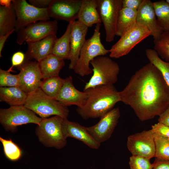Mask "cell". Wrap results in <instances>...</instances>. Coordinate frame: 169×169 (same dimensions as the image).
I'll list each match as a JSON object with an SVG mask.
<instances>
[{
    "label": "cell",
    "instance_id": "obj_1",
    "mask_svg": "<svg viewBox=\"0 0 169 169\" xmlns=\"http://www.w3.org/2000/svg\"><path fill=\"white\" fill-rule=\"evenodd\" d=\"M119 94L120 101L130 106L142 121L160 116L169 105V87L150 63L137 71Z\"/></svg>",
    "mask_w": 169,
    "mask_h": 169
},
{
    "label": "cell",
    "instance_id": "obj_2",
    "mask_svg": "<svg viewBox=\"0 0 169 169\" xmlns=\"http://www.w3.org/2000/svg\"><path fill=\"white\" fill-rule=\"evenodd\" d=\"M88 94L87 100L76 111L84 119L100 118L120 101L119 92L113 84L96 86L84 90Z\"/></svg>",
    "mask_w": 169,
    "mask_h": 169
},
{
    "label": "cell",
    "instance_id": "obj_3",
    "mask_svg": "<svg viewBox=\"0 0 169 169\" xmlns=\"http://www.w3.org/2000/svg\"><path fill=\"white\" fill-rule=\"evenodd\" d=\"M24 105L42 119L54 115L67 119L69 113L67 106L47 95L40 88L28 94Z\"/></svg>",
    "mask_w": 169,
    "mask_h": 169
},
{
    "label": "cell",
    "instance_id": "obj_4",
    "mask_svg": "<svg viewBox=\"0 0 169 169\" xmlns=\"http://www.w3.org/2000/svg\"><path fill=\"white\" fill-rule=\"evenodd\" d=\"M100 25V23L96 24L93 35L86 40L73 69L75 73L80 76L87 75L92 73L90 64L92 60L98 56H105L109 53V50L105 48L101 41Z\"/></svg>",
    "mask_w": 169,
    "mask_h": 169
},
{
    "label": "cell",
    "instance_id": "obj_5",
    "mask_svg": "<svg viewBox=\"0 0 169 169\" xmlns=\"http://www.w3.org/2000/svg\"><path fill=\"white\" fill-rule=\"evenodd\" d=\"M64 120L58 116L42 119L36 129L39 141L48 147L59 149L64 148L67 143L63 131Z\"/></svg>",
    "mask_w": 169,
    "mask_h": 169
},
{
    "label": "cell",
    "instance_id": "obj_6",
    "mask_svg": "<svg viewBox=\"0 0 169 169\" xmlns=\"http://www.w3.org/2000/svg\"><path fill=\"white\" fill-rule=\"evenodd\" d=\"M93 74L86 83L84 90L101 85L113 84L117 81L120 71L118 64L110 58L99 56L90 62Z\"/></svg>",
    "mask_w": 169,
    "mask_h": 169
},
{
    "label": "cell",
    "instance_id": "obj_7",
    "mask_svg": "<svg viewBox=\"0 0 169 169\" xmlns=\"http://www.w3.org/2000/svg\"><path fill=\"white\" fill-rule=\"evenodd\" d=\"M42 119L24 105L10 106L0 110V123L5 130L14 132L20 125L29 123L38 125Z\"/></svg>",
    "mask_w": 169,
    "mask_h": 169
},
{
    "label": "cell",
    "instance_id": "obj_8",
    "mask_svg": "<svg viewBox=\"0 0 169 169\" xmlns=\"http://www.w3.org/2000/svg\"><path fill=\"white\" fill-rule=\"evenodd\" d=\"M151 35L145 27L136 23L123 33L109 50L110 58H119L128 54L138 44Z\"/></svg>",
    "mask_w": 169,
    "mask_h": 169
},
{
    "label": "cell",
    "instance_id": "obj_9",
    "mask_svg": "<svg viewBox=\"0 0 169 169\" xmlns=\"http://www.w3.org/2000/svg\"><path fill=\"white\" fill-rule=\"evenodd\" d=\"M12 4L17 17L15 31L31 23L40 21L49 20L48 8H40L36 7L25 0H12Z\"/></svg>",
    "mask_w": 169,
    "mask_h": 169
},
{
    "label": "cell",
    "instance_id": "obj_10",
    "mask_svg": "<svg viewBox=\"0 0 169 169\" xmlns=\"http://www.w3.org/2000/svg\"><path fill=\"white\" fill-rule=\"evenodd\" d=\"M97 10L105 30V39L110 42L116 35L119 11L122 8V0H97Z\"/></svg>",
    "mask_w": 169,
    "mask_h": 169
},
{
    "label": "cell",
    "instance_id": "obj_11",
    "mask_svg": "<svg viewBox=\"0 0 169 169\" xmlns=\"http://www.w3.org/2000/svg\"><path fill=\"white\" fill-rule=\"evenodd\" d=\"M58 23L53 21H40L29 24L17 32V43L19 45L26 42H33L55 34L58 30Z\"/></svg>",
    "mask_w": 169,
    "mask_h": 169
},
{
    "label": "cell",
    "instance_id": "obj_12",
    "mask_svg": "<svg viewBox=\"0 0 169 169\" xmlns=\"http://www.w3.org/2000/svg\"><path fill=\"white\" fill-rule=\"evenodd\" d=\"M127 146L132 155L150 159L155 157V133L151 129L130 135L127 138Z\"/></svg>",
    "mask_w": 169,
    "mask_h": 169
},
{
    "label": "cell",
    "instance_id": "obj_13",
    "mask_svg": "<svg viewBox=\"0 0 169 169\" xmlns=\"http://www.w3.org/2000/svg\"><path fill=\"white\" fill-rule=\"evenodd\" d=\"M120 116L119 108H113L100 118L97 124L87 127V131L95 141L101 144L110 137Z\"/></svg>",
    "mask_w": 169,
    "mask_h": 169
},
{
    "label": "cell",
    "instance_id": "obj_14",
    "mask_svg": "<svg viewBox=\"0 0 169 169\" xmlns=\"http://www.w3.org/2000/svg\"><path fill=\"white\" fill-rule=\"evenodd\" d=\"M17 68L22 90L28 94L39 88L42 78L38 62L25 60Z\"/></svg>",
    "mask_w": 169,
    "mask_h": 169
},
{
    "label": "cell",
    "instance_id": "obj_15",
    "mask_svg": "<svg viewBox=\"0 0 169 169\" xmlns=\"http://www.w3.org/2000/svg\"><path fill=\"white\" fill-rule=\"evenodd\" d=\"M82 0H52L48 8L50 18L69 23L76 21Z\"/></svg>",
    "mask_w": 169,
    "mask_h": 169
},
{
    "label": "cell",
    "instance_id": "obj_16",
    "mask_svg": "<svg viewBox=\"0 0 169 169\" xmlns=\"http://www.w3.org/2000/svg\"><path fill=\"white\" fill-rule=\"evenodd\" d=\"M136 22L146 27L154 39L158 38L163 32L158 24L153 2L151 0H143L137 10Z\"/></svg>",
    "mask_w": 169,
    "mask_h": 169
},
{
    "label": "cell",
    "instance_id": "obj_17",
    "mask_svg": "<svg viewBox=\"0 0 169 169\" xmlns=\"http://www.w3.org/2000/svg\"><path fill=\"white\" fill-rule=\"evenodd\" d=\"M88 27L76 20L72 23L70 35V50L68 59L70 61L69 68L73 69L79 59L80 51L86 40Z\"/></svg>",
    "mask_w": 169,
    "mask_h": 169
},
{
    "label": "cell",
    "instance_id": "obj_18",
    "mask_svg": "<svg viewBox=\"0 0 169 169\" xmlns=\"http://www.w3.org/2000/svg\"><path fill=\"white\" fill-rule=\"evenodd\" d=\"M73 82L71 76L64 79V84L56 100L67 106L75 105L80 107L86 102L88 94L86 91L81 92L77 90Z\"/></svg>",
    "mask_w": 169,
    "mask_h": 169
},
{
    "label": "cell",
    "instance_id": "obj_19",
    "mask_svg": "<svg viewBox=\"0 0 169 169\" xmlns=\"http://www.w3.org/2000/svg\"><path fill=\"white\" fill-rule=\"evenodd\" d=\"M57 38L56 34H53L37 41L27 42L28 47L25 54L26 60L34 59L38 62L52 54Z\"/></svg>",
    "mask_w": 169,
    "mask_h": 169
},
{
    "label": "cell",
    "instance_id": "obj_20",
    "mask_svg": "<svg viewBox=\"0 0 169 169\" xmlns=\"http://www.w3.org/2000/svg\"><path fill=\"white\" fill-rule=\"evenodd\" d=\"M63 131L67 138H73L82 142L90 148L98 149L100 144L95 141L89 134L87 127L83 126L78 123L64 119L63 122Z\"/></svg>",
    "mask_w": 169,
    "mask_h": 169
},
{
    "label": "cell",
    "instance_id": "obj_21",
    "mask_svg": "<svg viewBox=\"0 0 169 169\" xmlns=\"http://www.w3.org/2000/svg\"><path fill=\"white\" fill-rule=\"evenodd\" d=\"M97 6V0H82L77 21L88 27L100 23L102 21Z\"/></svg>",
    "mask_w": 169,
    "mask_h": 169
},
{
    "label": "cell",
    "instance_id": "obj_22",
    "mask_svg": "<svg viewBox=\"0 0 169 169\" xmlns=\"http://www.w3.org/2000/svg\"><path fill=\"white\" fill-rule=\"evenodd\" d=\"M42 79L59 76L65 65L64 60L51 54L38 62Z\"/></svg>",
    "mask_w": 169,
    "mask_h": 169
},
{
    "label": "cell",
    "instance_id": "obj_23",
    "mask_svg": "<svg viewBox=\"0 0 169 169\" xmlns=\"http://www.w3.org/2000/svg\"><path fill=\"white\" fill-rule=\"evenodd\" d=\"M28 96L19 87H0V101L10 106L24 105Z\"/></svg>",
    "mask_w": 169,
    "mask_h": 169
},
{
    "label": "cell",
    "instance_id": "obj_24",
    "mask_svg": "<svg viewBox=\"0 0 169 169\" xmlns=\"http://www.w3.org/2000/svg\"><path fill=\"white\" fill-rule=\"evenodd\" d=\"M72 22L69 23L64 34L56 39L52 50V54L62 60L68 59L69 56L70 50V35Z\"/></svg>",
    "mask_w": 169,
    "mask_h": 169
},
{
    "label": "cell",
    "instance_id": "obj_25",
    "mask_svg": "<svg viewBox=\"0 0 169 169\" xmlns=\"http://www.w3.org/2000/svg\"><path fill=\"white\" fill-rule=\"evenodd\" d=\"M137 11L122 8L118 18L116 35L121 37L125 32L136 23Z\"/></svg>",
    "mask_w": 169,
    "mask_h": 169
},
{
    "label": "cell",
    "instance_id": "obj_26",
    "mask_svg": "<svg viewBox=\"0 0 169 169\" xmlns=\"http://www.w3.org/2000/svg\"><path fill=\"white\" fill-rule=\"evenodd\" d=\"M17 17L12 5L10 7L0 6V36L15 30Z\"/></svg>",
    "mask_w": 169,
    "mask_h": 169
},
{
    "label": "cell",
    "instance_id": "obj_27",
    "mask_svg": "<svg viewBox=\"0 0 169 169\" xmlns=\"http://www.w3.org/2000/svg\"><path fill=\"white\" fill-rule=\"evenodd\" d=\"M153 4L159 27L163 32L169 31V4L164 0Z\"/></svg>",
    "mask_w": 169,
    "mask_h": 169
},
{
    "label": "cell",
    "instance_id": "obj_28",
    "mask_svg": "<svg viewBox=\"0 0 169 169\" xmlns=\"http://www.w3.org/2000/svg\"><path fill=\"white\" fill-rule=\"evenodd\" d=\"M64 81V79L60 78L59 76L43 79L39 88L47 95L56 100Z\"/></svg>",
    "mask_w": 169,
    "mask_h": 169
},
{
    "label": "cell",
    "instance_id": "obj_29",
    "mask_svg": "<svg viewBox=\"0 0 169 169\" xmlns=\"http://www.w3.org/2000/svg\"><path fill=\"white\" fill-rule=\"evenodd\" d=\"M145 53L150 63L154 65L160 71L169 87V62L162 60L154 49H147L145 50Z\"/></svg>",
    "mask_w": 169,
    "mask_h": 169
},
{
    "label": "cell",
    "instance_id": "obj_30",
    "mask_svg": "<svg viewBox=\"0 0 169 169\" xmlns=\"http://www.w3.org/2000/svg\"><path fill=\"white\" fill-rule=\"evenodd\" d=\"M154 49L159 56L169 62V31L163 32L160 37L154 39Z\"/></svg>",
    "mask_w": 169,
    "mask_h": 169
},
{
    "label": "cell",
    "instance_id": "obj_31",
    "mask_svg": "<svg viewBox=\"0 0 169 169\" xmlns=\"http://www.w3.org/2000/svg\"><path fill=\"white\" fill-rule=\"evenodd\" d=\"M0 141L3 146L4 154L8 159L14 161L21 158L22 150L11 139H6L0 137Z\"/></svg>",
    "mask_w": 169,
    "mask_h": 169
},
{
    "label": "cell",
    "instance_id": "obj_32",
    "mask_svg": "<svg viewBox=\"0 0 169 169\" xmlns=\"http://www.w3.org/2000/svg\"><path fill=\"white\" fill-rule=\"evenodd\" d=\"M155 157L169 161V140L155 133Z\"/></svg>",
    "mask_w": 169,
    "mask_h": 169
},
{
    "label": "cell",
    "instance_id": "obj_33",
    "mask_svg": "<svg viewBox=\"0 0 169 169\" xmlns=\"http://www.w3.org/2000/svg\"><path fill=\"white\" fill-rule=\"evenodd\" d=\"M8 70L0 69V87H19L20 80L19 74H13Z\"/></svg>",
    "mask_w": 169,
    "mask_h": 169
},
{
    "label": "cell",
    "instance_id": "obj_34",
    "mask_svg": "<svg viewBox=\"0 0 169 169\" xmlns=\"http://www.w3.org/2000/svg\"><path fill=\"white\" fill-rule=\"evenodd\" d=\"M147 158L136 155L130 157L129 164L130 169H152V164Z\"/></svg>",
    "mask_w": 169,
    "mask_h": 169
},
{
    "label": "cell",
    "instance_id": "obj_35",
    "mask_svg": "<svg viewBox=\"0 0 169 169\" xmlns=\"http://www.w3.org/2000/svg\"><path fill=\"white\" fill-rule=\"evenodd\" d=\"M151 130L155 133L169 139V126L158 122L152 125Z\"/></svg>",
    "mask_w": 169,
    "mask_h": 169
},
{
    "label": "cell",
    "instance_id": "obj_36",
    "mask_svg": "<svg viewBox=\"0 0 169 169\" xmlns=\"http://www.w3.org/2000/svg\"><path fill=\"white\" fill-rule=\"evenodd\" d=\"M25 58V54L22 52L18 51L14 53L11 59L12 65L8 70L10 72L12 71L13 68L21 65L24 62Z\"/></svg>",
    "mask_w": 169,
    "mask_h": 169
},
{
    "label": "cell",
    "instance_id": "obj_37",
    "mask_svg": "<svg viewBox=\"0 0 169 169\" xmlns=\"http://www.w3.org/2000/svg\"><path fill=\"white\" fill-rule=\"evenodd\" d=\"M143 0H122V8L137 11Z\"/></svg>",
    "mask_w": 169,
    "mask_h": 169
},
{
    "label": "cell",
    "instance_id": "obj_38",
    "mask_svg": "<svg viewBox=\"0 0 169 169\" xmlns=\"http://www.w3.org/2000/svg\"><path fill=\"white\" fill-rule=\"evenodd\" d=\"M152 169H169V161L156 157Z\"/></svg>",
    "mask_w": 169,
    "mask_h": 169
},
{
    "label": "cell",
    "instance_id": "obj_39",
    "mask_svg": "<svg viewBox=\"0 0 169 169\" xmlns=\"http://www.w3.org/2000/svg\"><path fill=\"white\" fill-rule=\"evenodd\" d=\"M52 0H29V3L40 8H48Z\"/></svg>",
    "mask_w": 169,
    "mask_h": 169
},
{
    "label": "cell",
    "instance_id": "obj_40",
    "mask_svg": "<svg viewBox=\"0 0 169 169\" xmlns=\"http://www.w3.org/2000/svg\"><path fill=\"white\" fill-rule=\"evenodd\" d=\"M159 116L158 122L169 126V105L165 110Z\"/></svg>",
    "mask_w": 169,
    "mask_h": 169
},
{
    "label": "cell",
    "instance_id": "obj_41",
    "mask_svg": "<svg viewBox=\"0 0 169 169\" xmlns=\"http://www.w3.org/2000/svg\"><path fill=\"white\" fill-rule=\"evenodd\" d=\"M15 30H13L9 32L4 35L0 36V57L2 56L1 53L2 49L4 47V45L7 39L10 35Z\"/></svg>",
    "mask_w": 169,
    "mask_h": 169
},
{
    "label": "cell",
    "instance_id": "obj_42",
    "mask_svg": "<svg viewBox=\"0 0 169 169\" xmlns=\"http://www.w3.org/2000/svg\"><path fill=\"white\" fill-rule=\"evenodd\" d=\"M0 6L6 7H10L12 5V0H0Z\"/></svg>",
    "mask_w": 169,
    "mask_h": 169
},
{
    "label": "cell",
    "instance_id": "obj_43",
    "mask_svg": "<svg viewBox=\"0 0 169 169\" xmlns=\"http://www.w3.org/2000/svg\"><path fill=\"white\" fill-rule=\"evenodd\" d=\"M166 1L169 4V0H166Z\"/></svg>",
    "mask_w": 169,
    "mask_h": 169
},
{
    "label": "cell",
    "instance_id": "obj_44",
    "mask_svg": "<svg viewBox=\"0 0 169 169\" xmlns=\"http://www.w3.org/2000/svg\"></svg>",
    "mask_w": 169,
    "mask_h": 169
},
{
    "label": "cell",
    "instance_id": "obj_45",
    "mask_svg": "<svg viewBox=\"0 0 169 169\" xmlns=\"http://www.w3.org/2000/svg\"><path fill=\"white\" fill-rule=\"evenodd\" d=\"M169 140V139H168Z\"/></svg>",
    "mask_w": 169,
    "mask_h": 169
}]
</instances>
